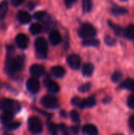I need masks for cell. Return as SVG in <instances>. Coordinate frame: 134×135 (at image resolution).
<instances>
[{"label": "cell", "mask_w": 134, "mask_h": 135, "mask_svg": "<svg viewBox=\"0 0 134 135\" xmlns=\"http://www.w3.org/2000/svg\"><path fill=\"white\" fill-rule=\"evenodd\" d=\"M72 104L79 108H83V99H81L80 97H73L71 100Z\"/></svg>", "instance_id": "obj_29"}, {"label": "cell", "mask_w": 134, "mask_h": 135, "mask_svg": "<svg viewBox=\"0 0 134 135\" xmlns=\"http://www.w3.org/2000/svg\"><path fill=\"white\" fill-rule=\"evenodd\" d=\"M29 31L33 35H37L39 33L41 32L42 31V27L38 23H33L32 25H31L30 28H29Z\"/></svg>", "instance_id": "obj_26"}, {"label": "cell", "mask_w": 134, "mask_h": 135, "mask_svg": "<svg viewBox=\"0 0 134 135\" xmlns=\"http://www.w3.org/2000/svg\"><path fill=\"white\" fill-rule=\"evenodd\" d=\"M127 105L130 108L134 109V94L130 95L127 100Z\"/></svg>", "instance_id": "obj_35"}, {"label": "cell", "mask_w": 134, "mask_h": 135, "mask_svg": "<svg viewBox=\"0 0 134 135\" xmlns=\"http://www.w3.org/2000/svg\"><path fill=\"white\" fill-rule=\"evenodd\" d=\"M107 24H108V25L110 26V28L114 31V32L115 33V35H116V36H122V34H123L124 30L122 29V28L120 25H116V24H114V23H113V22H111V21H108Z\"/></svg>", "instance_id": "obj_20"}, {"label": "cell", "mask_w": 134, "mask_h": 135, "mask_svg": "<svg viewBox=\"0 0 134 135\" xmlns=\"http://www.w3.org/2000/svg\"><path fill=\"white\" fill-rule=\"evenodd\" d=\"M6 126V128L9 131H13V130H16L20 126H21V123H18V122H16V123H9V124L7 125H5Z\"/></svg>", "instance_id": "obj_33"}, {"label": "cell", "mask_w": 134, "mask_h": 135, "mask_svg": "<svg viewBox=\"0 0 134 135\" xmlns=\"http://www.w3.org/2000/svg\"><path fill=\"white\" fill-rule=\"evenodd\" d=\"M43 83L46 88L47 89V90L52 93H58L60 90L59 85L56 82L51 81L49 78H47L46 79H44Z\"/></svg>", "instance_id": "obj_9"}, {"label": "cell", "mask_w": 134, "mask_h": 135, "mask_svg": "<svg viewBox=\"0 0 134 135\" xmlns=\"http://www.w3.org/2000/svg\"><path fill=\"white\" fill-rule=\"evenodd\" d=\"M49 40L52 45H54V46L58 45L62 41L61 34L57 30H52L49 35Z\"/></svg>", "instance_id": "obj_12"}, {"label": "cell", "mask_w": 134, "mask_h": 135, "mask_svg": "<svg viewBox=\"0 0 134 135\" xmlns=\"http://www.w3.org/2000/svg\"><path fill=\"white\" fill-rule=\"evenodd\" d=\"M104 43L107 46L113 47L116 44V40L114 37H112L109 35H107L104 36Z\"/></svg>", "instance_id": "obj_27"}, {"label": "cell", "mask_w": 134, "mask_h": 135, "mask_svg": "<svg viewBox=\"0 0 134 135\" xmlns=\"http://www.w3.org/2000/svg\"><path fill=\"white\" fill-rule=\"evenodd\" d=\"M122 77H123V74H122V72H120V71H115L112 75H111V81H113V82H115V83H116V82H118V81H119L122 78Z\"/></svg>", "instance_id": "obj_28"}, {"label": "cell", "mask_w": 134, "mask_h": 135, "mask_svg": "<svg viewBox=\"0 0 134 135\" xmlns=\"http://www.w3.org/2000/svg\"><path fill=\"white\" fill-rule=\"evenodd\" d=\"M47 128L50 131L51 134H56L57 131H58V126H56L54 123L52 122H49L47 123Z\"/></svg>", "instance_id": "obj_32"}, {"label": "cell", "mask_w": 134, "mask_h": 135, "mask_svg": "<svg viewBox=\"0 0 134 135\" xmlns=\"http://www.w3.org/2000/svg\"><path fill=\"white\" fill-rule=\"evenodd\" d=\"M16 44L21 49H25L28 45V39L24 34H18L16 37Z\"/></svg>", "instance_id": "obj_11"}, {"label": "cell", "mask_w": 134, "mask_h": 135, "mask_svg": "<svg viewBox=\"0 0 134 135\" xmlns=\"http://www.w3.org/2000/svg\"><path fill=\"white\" fill-rule=\"evenodd\" d=\"M70 118L74 123H80V115H79V113L77 112V111L73 110L70 112Z\"/></svg>", "instance_id": "obj_31"}, {"label": "cell", "mask_w": 134, "mask_h": 135, "mask_svg": "<svg viewBox=\"0 0 134 135\" xmlns=\"http://www.w3.org/2000/svg\"><path fill=\"white\" fill-rule=\"evenodd\" d=\"M28 130L32 134H39L43 131V125L40 119L37 117H31L28 121Z\"/></svg>", "instance_id": "obj_5"}, {"label": "cell", "mask_w": 134, "mask_h": 135, "mask_svg": "<svg viewBox=\"0 0 134 135\" xmlns=\"http://www.w3.org/2000/svg\"><path fill=\"white\" fill-rule=\"evenodd\" d=\"M58 130H59L63 134H68V129L66 125L64 124H59L58 126Z\"/></svg>", "instance_id": "obj_36"}, {"label": "cell", "mask_w": 134, "mask_h": 135, "mask_svg": "<svg viewBox=\"0 0 134 135\" xmlns=\"http://www.w3.org/2000/svg\"><path fill=\"white\" fill-rule=\"evenodd\" d=\"M123 35L128 40H133L134 39V24L130 25L123 32Z\"/></svg>", "instance_id": "obj_22"}, {"label": "cell", "mask_w": 134, "mask_h": 135, "mask_svg": "<svg viewBox=\"0 0 134 135\" xmlns=\"http://www.w3.org/2000/svg\"><path fill=\"white\" fill-rule=\"evenodd\" d=\"M41 104L48 109H54L58 108V100L53 96H44L41 100Z\"/></svg>", "instance_id": "obj_6"}, {"label": "cell", "mask_w": 134, "mask_h": 135, "mask_svg": "<svg viewBox=\"0 0 134 135\" xmlns=\"http://www.w3.org/2000/svg\"><path fill=\"white\" fill-rule=\"evenodd\" d=\"M46 13L43 12V11H39V12H36L34 14V17L36 19V20H43L45 17H46Z\"/></svg>", "instance_id": "obj_34"}, {"label": "cell", "mask_w": 134, "mask_h": 135, "mask_svg": "<svg viewBox=\"0 0 134 135\" xmlns=\"http://www.w3.org/2000/svg\"><path fill=\"white\" fill-rule=\"evenodd\" d=\"M111 100V97H106L103 101L104 104H108Z\"/></svg>", "instance_id": "obj_41"}, {"label": "cell", "mask_w": 134, "mask_h": 135, "mask_svg": "<svg viewBox=\"0 0 134 135\" xmlns=\"http://www.w3.org/2000/svg\"><path fill=\"white\" fill-rule=\"evenodd\" d=\"M122 1H125L126 2V1H128V0H122Z\"/></svg>", "instance_id": "obj_42"}, {"label": "cell", "mask_w": 134, "mask_h": 135, "mask_svg": "<svg viewBox=\"0 0 134 135\" xmlns=\"http://www.w3.org/2000/svg\"><path fill=\"white\" fill-rule=\"evenodd\" d=\"M94 65L91 62H87L83 65L82 68V74L85 77H90L92 75L94 72Z\"/></svg>", "instance_id": "obj_15"}, {"label": "cell", "mask_w": 134, "mask_h": 135, "mask_svg": "<svg viewBox=\"0 0 134 135\" xmlns=\"http://www.w3.org/2000/svg\"><path fill=\"white\" fill-rule=\"evenodd\" d=\"M17 19L21 24H28L31 21V16L26 11H20L17 13Z\"/></svg>", "instance_id": "obj_16"}, {"label": "cell", "mask_w": 134, "mask_h": 135, "mask_svg": "<svg viewBox=\"0 0 134 135\" xmlns=\"http://www.w3.org/2000/svg\"><path fill=\"white\" fill-rule=\"evenodd\" d=\"M91 88H92V84L88 82V83H85V84L81 85V86H79L78 91L81 93H87L91 89Z\"/></svg>", "instance_id": "obj_30"}, {"label": "cell", "mask_w": 134, "mask_h": 135, "mask_svg": "<svg viewBox=\"0 0 134 135\" xmlns=\"http://www.w3.org/2000/svg\"><path fill=\"white\" fill-rule=\"evenodd\" d=\"M96 32L97 31L92 25L89 23H85L79 28L78 36L82 39H88L96 36Z\"/></svg>", "instance_id": "obj_3"}, {"label": "cell", "mask_w": 134, "mask_h": 135, "mask_svg": "<svg viewBox=\"0 0 134 135\" xmlns=\"http://www.w3.org/2000/svg\"><path fill=\"white\" fill-rule=\"evenodd\" d=\"M67 62L70 68L73 70H77L81 66V58L76 54H72L68 56Z\"/></svg>", "instance_id": "obj_7"}, {"label": "cell", "mask_w": 134, "mask_h": 135, "mask_svg": "<svg viewBox=\"0 0 134 135\" xmlns=\"http://www.w3.org/2000/svg\"><path fill=\"white\" fill-rule=\"evenodd\" d=\"M77 0H64V2L66 4V6L68 8H70L73 6V4L77 2Z\"/></svg>", "instance_id": "obj_37"}, {"label": "cell", "mask_w": 134, "mask_h": 135, "mask_svg": "<svg viewBox=\"0 0 134 135\" xmlns=\"http://www.w3.org/2000/svg\"><path fill=\"white\" fill-rule=\"evenodd\" d=\"M13 119V112L5 111V112L1 115V121L4 125H7L11 123Z\"/></svg>", "instance_id": "obj_17"}, {"label": "cell", "mask_w": 134, "mask_h": 135, "mask_svg": "<svg viewBox=\"0 0 134 135\" xmlns=\"http://www.w3.org/2000/svg\"><path fill=\"white\" fill-rule=\"evenodd\" d=\"M14 48L13 46H8L6 59V72L8 74H13L17 72H21L24 66V56L17 55L13 57Z\"/></svg>", "instance_id": "obj_1"}, {"label": "cell", "mask_w": 134, "mask_h": 135, "mask_svg": "<svg viewBox=\"0 0 134 135\" xmlns=\"http://www.w3.org/2000/svg\"><path fill=\"white\" fill-rule=\"evenodd\" d=\"M29 73L33 77H40L45 73V68L42 65L34 64L31 66L29 69Z\"/></svg>", "instance_id": "obj_10"}, {"label": "cell", "mask_w": 134, "mask_h": 135, "mask_svg": "<svg viewBox=\"0 0 134 135\" xmlns=\"http://www.w3.org/2000/svg\"><path fill=\"white\" fill-rule=\"evenodd\" d=\"M21 108L20 104L13 100L2 99L0 100V109L3 111H9L17 112Z\"/></svg>", "instance_id": "obj_4"}, {"label": "cell", "mask_w": 134, "mask_h": 135, "mask_svg": "<svg viewBox=\"0 0 134 135\" xmlns=\"http://www.w3.org/2000/svg\"><path fill=\"white\" fill-rule=\"evenodd\" d=\"M96 104V100L94 97H89L88 98L83 100V108H92Z\"/></svg>", "instance_id": "obj_24"}, {"label": "cell", "mask_w": 134, "mask_h": 135, "mask_svg": "<svg viewBox=\"0 0 134 135\" xmlns=\"http://www.w3.org/2000/svg\"><path fill=\"white\" fill-rule=\"evenodd\" d=\"M26 86H27V89H28V91L31 92V93H36L39 91V88H40L39 81L36 78H29L27 81Z\"/></svg>", "instance_id": "obj_8"}, {"label": "cell", "mask_w": 134, "mask_h": 135, "mask_svg": "<svg viewBox=\"0 0 134 135\" xmlns=\"http://www.w3.org/2000/svg\"><path fill=\"white\" fill-rule=\"evenodd\" d=\"M8 6H9V3L6 0H4L0 3V21L5 17L8 11Z\"/></svg>", "instance_id": "obj_23"}, {"label": "cell", "mask_w": 134, "mask_h": 135, "mask_svg": "<svg viewBox=\"0 0 134 135\" xmlns=\"http://www.w3.org/2000/svg\"><path fill=\"white\" fill-rule=\"evenodd\" d=\"M129 124H130V129L133 131H134V115H133L132 116H130V120H129Z\"/></svg>", "instance_id": "obj_39"}, {"label": "cell", "mask_w": 134, "mask_h": 135, "mask_svg": "<svg viewBox=\"0 0 134 135\" xmlns=\"http://www.w3.org/2000/svg\"><path fill=\"white\" fill-rule=\"evenodd\" d=\"M24 0H11V4L14 6H18L24 2Z\"/></svg>", "instance_id": "obj_38"}, {"label": "cell", "mask_w": 134, "mask_h": 135, "mask_svg": "<svg viewBox=\"0 0 134 135\" xmlns=\"http://www.w3.org/2000/svg\"><path fill=\"white\" fill-rule=\"evenodd\" d=\"M70 131H72V133L73 134H77L79 132V129L77 127H70Z\"/></svg>", "instance_id": "obj_40"}, {"label": "cell", "mask_w": 134, "mask_h": 135, "mask_svg": "<svg viewBox=\"0 0 134 135\" xmlns=\"http://www.w3.org/2000/svg\"><path fill=\"white\" fill-rule=\"evenodd\" d=\"M35 47L36 51V56L37 58L42 59L47 57V42L43 37H39L35 41Z\"/></svg>", "instance_id": "obj_2"}, {"label": "cell", "mask_w": 134, "mask_h": 135, "mask_svg": "<svg viewBox=\"0 0 134 135\" xmlns=\"http://www.w3.org/2000/svg\"><path fill=\"white\" fill-rule=\"evenodd\" d=\"M93 6L92 0H82V9L85 13L91 12Z\"/></svg>", "instance_id": "obj_25"}, {"label": "cell", "mask_w": 134, "mask_h": 135, "mask_svg": "<svg viewBox=\"0 0 134 135\" xmlns=\"http://www.w3.org/2000/svg\"><path fill=\"white\" fill-rule=\"evenodd\" d=\"M82 131L85 134L96 135L98 134V129L93 124H86L83 127Z\"/></svg>", "instance_id": "obj_13"}, {"label": "cell", "mask_w": 134, "mask_h": 135, "mask_svg": "<svg viewBox=\"0 0 134 135\" xmlns=\"http://www.w3.org/2000/svg\"><path fill=\"white\" fill-rule=\"evenodd\" d=\"M51 74L57 78H61L65 75V70L63 67L60 66H53L51 69Z\"/></svg>", "instance_id": "obj_19"}, {"label": "cell", "mask_w": 134, "mask_h": 135, "mask_svg": "<svg viewBox=\"0 0 134 135\" xmlns=\"http://www.w3.org/2000/svg\"><path fill=\"white\" fill-rule=\"evenodd\" d=\"M120 89H127L129 91L134 92V80L131 78H127L124 80L119 85Z\"/></svg>", "instance_id": "obj_14"}, {"label": "cell", "mask_w": 134, "mask_h": 135, "mask_svg": "<svg viewBox=\"0 0 134 135\" xmlns=\"http://www.w3.org/2000/svg\"><path fill=\"white\" fill-rule=\"evenodd\" d=\"M111 13L115 16H121V15L126 14L128 13V10L125 7L119 6H114L111 9Z\"/></svg>", "instance_id": "obj_18"}, {"label": "cell", "mask_w": 134, "mask_h": 135, "mask_svg": "<svg viewBox=\"0 0 134 135\" xmlns=\"http://www.w3.org/2000/svg\"><path fill=\"white\" fill-rule=\"evenodd\" d=\"M100 40L92 38H88V39H85L82 42V45L85 47H98L100 45Z\"/></svg>", "instance_id": "obj_21"}]
</instances>
